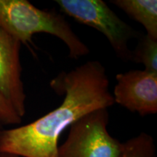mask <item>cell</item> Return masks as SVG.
<instances>
[{
  "instance_id": "9",
  "label": "cell",
  "mask_w": 157,
  "mask_h": 157,
  "mask_svg": "<svg viewBox=\"0 0 157 157\" xmlns=\"http://www.w3.org/2000/svg\"><path fill=\"white\" fill-rule=\"evenodd\" d=\"M124 143L121 157H156V146L151 135L142 132Z\"/></svg>"
},
{
  "instance_id": "3",
  "label": "cell",
  "mask_w": 157,
  "mask_h": 157,
  "mask_svg": "<svg viewBox=\"0 0 157 157\" xmlns=\"http://www.w3.org/2000/svg\"><path fill=\"white\" fill-rule=\"evenodd\" d=\"M63 13L76 22L103 34L117 56L124 62L131 60L129 42L141 34L120 18L102 0H56Z\"/></svg>"
},
{
  "instance_id": "6",
  "label": "cell",
  "mask_w": 157,
  "mask_h": 157,
  "mask_svg": "<svg viewBox=\"0 0 157 157\" xmlns=\"http://www.w3.org/2000/svg\"><path fill=\"white\" fill-rule=\"evenodd\" d=\"M21 43L0 26V93L21 118L26 112L22 66Z\"/></svg>"
},
{
  "instance_id": "2",
  "label": "cell",
  "mask_w": 157,
  "mask_h": 157,
  "mask_svg": "<svg viewBox=\"0 0 157 157\" xmlns=\"http://www.w3.org/2000/svg\"><path fill=\"white\" fill-rule=\"evenodd\" d=\"M0 26L21 44L29 46L35 34L44 33L60 39L68 48L71 58L90 53V49L63 15L39 9L27 0H0Z\"/></svg>"
},
{
  "instance_id": "1",
  "label": "cell",
  "mask_w": 157,
  "mask_h": 157,
  "mask_svg": "<svg viewBox=\"0 0 157 157\" xmlns=\"http://www.w3.org/2000/svg\"><path fill=\"white\" fill-rule=\"evenodd\" d=\"M62 103L28 124L0 129V152L21 157H58V140L63 131L87 113L114 105L105 68L90 60L51 80Z\"/></svg>"
},
{
  "instance_id": "10",
  "label": "cell",
  "mask_w": 157,
  "mask_h": 157,
  "mask_svg": "<svg viewBox=\"0 0 157 157\" xmlns=\"http://www.w3.org/2000/svg\"><path fill=\"white\" fill-rule=\"evenodd\" d=\"M22 118L17 114L9 102L0 93V127L19 124Z\"/></svg>"
},
{
  "instance_id": "7",
  "label": "cell",
  "mask_w": 157,
  "mask_h": 157,
  "mask_svg": "<svg viewBox=\"0 0 157 157\" xmlns=\"http://www.w3.org/2000/svg\"><path fill=\"white\" fill-rule=\"evenodd\" d=\"M111 3L144 27L146 34L157 40L156 0H113Z\"/></svg>"
},
{
  "instance_id": "11",
  "label": "cell",
  "mask_w": 157,
  "mask_h": 157,
  "mask_svg": "<svg viewBox=\"0 0 157 157\" xmlns=\"http://www.w3.org/2000/svg\"><path fill=\"white\" fill-rule=\"evenodd\" d=\"M0 157H19L15 154H9V153L0 152Z\"/></svg>"
},
{
  "instance_id": "8",
  "label": "cell",
  "mask_w": 157,
  "mask_h": 157,
  "mask_svg": "<svg viewBox=\"0 0 157 157\" xmlns=\"http://www.w3.org/2000/svg\"><path fill=\"white\" fill-rule=\"evenodd\" d=\"M130 61L143 64L147 71L157 74V40L147 34H140Z\"/></svg>"
},
{
  "instance_id": "4",
  "label": "cell",
  "mask_w": 157,
  "mask_h": 157,
  "mask_svg": "<svg viewBox=\"0 0 157 157\" xmlns=\"http://www.w3.org/2000/svg\"><path fill=\"white\" fill-rule=\"evenodd\" d=\"M108 109L95 110L71 125L58 157H121L124 143L109 134Z\"/></svg>"
},
{
  "instance_id": "5",
  "label": "cell",
  "mask_w": 157,
  "mask_h": 157,
  "mask_svg": "<svg viewBox=\"0 0 157 157\" xmlns=\"http://www.w3.org/2000/svg\"><path fill=\"white\" fill-rule=\"evenodd\" d=\"M113 100L141 117L157 113V74L130 70L116 76Z\"/></svg>"
}]
</instances>
